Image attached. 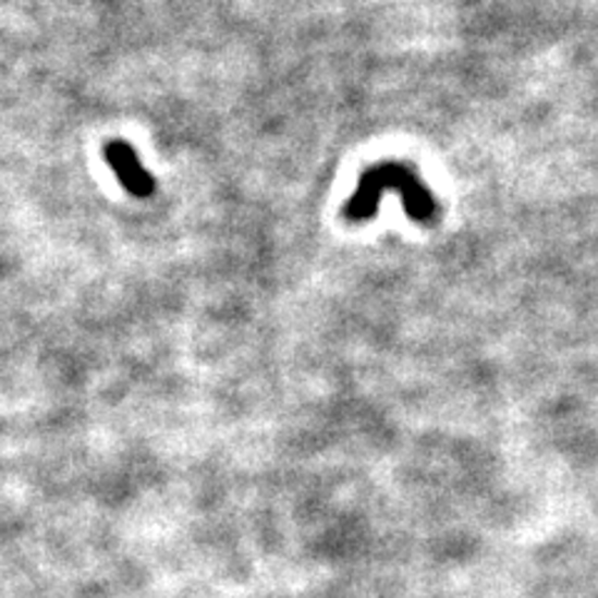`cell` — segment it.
Masks as SVG:
<instances>
[{"instance_id": "6da1fadb", "label": "cell", "mask_w": 598, "mask_h": 598, "mask_svg": "<svg viewBox=\"0 0 598 598\" xmlns=\"http://www.w3.org/2000/svg\"><path fill=\"white\" fill-rule=\"evenodd\" d=\"M106 162L127 195H133L137 199L152 197L155 178L145 170L137 152L125 141H112L106 145Z\"/></svg>"}]
</instances>
